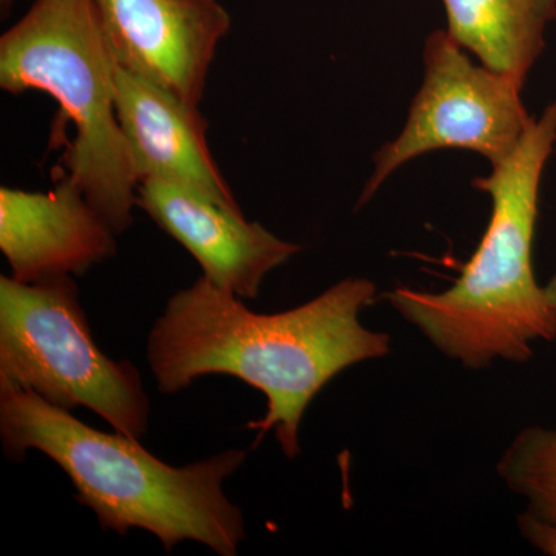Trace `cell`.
<instances>
[{
	"label": "cell",
	"mask_w": 556,
	"mask_h": 556,
	"mask_svg": "<svg viewBox=\"0 0 556 556\" xmlns=\"http://www.w3.org/2000/svg\"><path fill=\"white\" fill-rule=\"evenodd\" d=\"M378 299L364 277H348L298 308L252 313L239 295L201 277L167 302L149 336L159 390L174 394L207 375H228L266 396L265 416L248 428L257 444L276 431L281 452L300 453L299 430L314 397L346 368L391 353L387 332L361 321Z\"/></svg>",
	"instance_id": "obj_1"
},
{
	"label": "cell",
	"mask_w": 556,
	"mask_h": 556,
	"mask_svg": "<svg viewBox=\"0 0 556 556\" xmlns=\"http://www.w3.org/2000/svg\"><path fill=\"white\" fill-rule=\"evenodd\" d=\"M555 144L552 102L511 155L471 182L492 201V214L455 283L441 292L394 288L380 298L464 368L484 369L497 361L527 364L536 342L556 340L555 316L532 260L541 179Z\"/></svg>",
	"instance_id": "obj_2"
},
{
	"label": "cell",
	"mask_w": 556,
	"mask_h": 556,
	"mask_svg": "<svg viewBox=\"0 0 556 556\" xmlns=\"http://www.w3.org/2000/svg\"><path fill=\"white\" fill-rule=\"evenodd\" d=\"M0 437L11 460L21 463L28 450L54 460L104 530L119 535L148 530L167 552L189 540L222 556L239 554L243 511L226 497L223 482L247 459L243 450L172 467L138 439L102 433L35 391L5 382L0 383Z\"/></svg>",
	"instance_id": "obj_3"
},
{
	"label": "cell",
	"mask_w": 556,
	"mask_h": 556,
	"mask_svg": "<svg viewBox=\"0 0 556 556\" xmlns=\"http://www.w3.org/2000/svg\"><path fill=\"white\" fill-rule=\"evenodd\" d=\"M115 68L93 0H35L0 38V87L42 91L60 104L51 138L75 127L65 174L121 236L134 223L139 185L116 116Z\"/></svg>",
	"instance_id": "obj_4"
},
{
	"label": "cell",
	"mask_w": 556,
	"mask_h": 556,
	"mask_svg": "<svg viewBox=\"0 0 556 556\" xmlns=\"http://www.w3.org/2000/svg\"><path fill=\"white\" fill-rule=\"evenodd\" d=\"M27 388L62 409L87 407L115 431L148 433L150 404L130 362L94 343L72 277L22 283L0 277V383Z\"/></svg>",
	"instance_id": "obj_5"
},
{
	"label": "cell",
	"mask_w": 556,
	"mask_h": 556,
	"mask_svg": "<svg viewBox=\"0 0 556 556\" xmlns=\"http://www.w3.org/2000/svg\"><path fill=\"white\" fill-rule=\"evenodd\" d=\"M521 93L514 80L473 64L447 30L431 33L424 46L422 86L401 134L376 152L357 208L365 206L391 175L427 153L468 150L484 156L492 167L503 163L533 121Z\"/></svg>",
	"instance_id": "obj_6"
},
{
	"label": "cell",
	"mask_w": 556,
	"mask_h": 556,
	"mask_svg": "<svg viewBox=\"0 0 556 556\" xmlns=\"http://www.w3.org/2000/svg\"><path fill=\"white\" fill-rule=\"evenodd\" d=\"M116 65L199 105L230 14L219 0H93Z\"/></svg>",
	"instance_id": "obj_7"
},
{
	"label": "cell",
	"mask_w": 556,
	"mask_h": 556,
	"mask_svg": "<svg viewBox=\"0 0 556 556\" xmlns=\"http://www.w3.org/2000/svg\"><path fill=\"white\" fill-rule=\"evenodd\" d=\"M137 206L188 249L204 277L240 299L257 298L270 270L302 251L258 223H249L241 207L166 182H141Z\"/></svg>",
	"instance_id": "obj_8"
},
{
	"label": "cell",
	"mask_w": 556,
	"mask_h": 556,
	"mask_svg": "<svg viewBox=\"0 0 556 556\" xmlns=\"http://www.w3.org/2000/svg\"><path fill=\"white\" fill-rule=\"evenodd\" d=\"M115 239L68 174L49 192L0 189V249L22 283L83 276L115 255Z\"/></svg>",
	"instance_id": "obj_9"
},
{
	"label": "cell",
	"mask_w": 556,
	"mask_h": 556,
	"mask_svg": "<svg viewBox=\"0 0 556 556\" xmlns=\"http://www.w3.org/2000/svg\"><path fill=\"white\" fill-rule=\"evenodd\" d=\"M115 105L138 185L166 182L240 207L212 159L207 121L199 105L178 100L118 65Z\"/></svg>",
	"instance_id": "obj_10"
},
{
	"label": "cell",
	"mask_w": 556,
	"mask_h": 556,
	"mask_svg": "<svg viewBox=\"0 0 556 556\" xmlns=\"http://www.w3.org/2000/svg\"><path fill=\"white\" fill-rule=\"evenodd\" d=\"M447 33L479 64L525 89L546 49L556 0H442Z\"/></svg>",
	"instance_id": "obj_11"
},
{
	"label": "cell",
	"mask_w": 556,
	"mask_h": 556,
	"mask_svg": "<svg viewBox=\"0 0 556 556\" xmlns=\"http://www.w3.org/2000/svg\"><path fill=\"white\" fill-rule=\"evenodd\" d=\"M497 475L508 490L525 497L527 511L556 521V430L522 428L497 460Z\"/></svg>",
	"instance_id": "obj_12"
},
{
	"label": "cell",
	"mask_w": 556,
	"mask_h": 556,
	"mask_svg": "<svg viewBox=\"0 0 556 556\" xmlns=\"http://www.w3.org/2000/svg\"><path fill=\"white\" fill-rule=\"evenodd\" d=\"M522 538L541 554L556 556V521H546L525 511L518 517Z\"/></svg>",
	"instance_id": "obj_13"
},
{
	"label": "cell",
	"mask_w": 556,
	"mask_h": 556,
	"mask_svg": "<svg viewBox=\"0 0 556 556\" xmlns=\"http://www.w3.org/2000/svg\"><path fill=\"white\" fill-rule=\"evenodd\" d=\"M544 289H546L547 302L548 305H551L552 313H554L556 320V273L552 276L551 280H548Z\"/></svg>",
	"instance_id": "obj_14"
},
{
	"label": "cell",
	"mask_w": 556,
	"mask_h": 556,
	"mask_svg": "<svg viewBox=\"0 0 556 556\" xmlns=\"http://www.w3.org/2000/svg\"><path fill=\"white\" fill-rule=\"evenodd\" d=\"M13 2L14 0H0V10H2V14L9 13Z\"/></svg>",
	"instance_id": "obj_15"
}]
</instances>
